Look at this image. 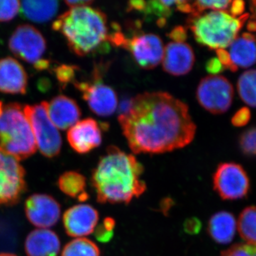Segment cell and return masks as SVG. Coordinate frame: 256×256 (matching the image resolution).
<instances>
[{
	"label": "cell",
	"mask_w": 256,
	"mask_h": 256,
	"mask_svg": "<svg viewBox=\"0 0 256 256\" xmlns=\"http://www.w3.org/2000/svg\"><path fill=\"white\" fill-rule=\"evenodd\" d=\"M118 121L134 154H162L181 149L196 134L188 106L166 92L136 96Z\"/></svg>",
	"instance_id": "cell-1"
},
{
	"label": "cell",
	"mask_w": 256,
	"mask_h": 256,
	"mask_svg": "<svg viewBox=\"0 0 256 256\" xmlns=\"http://www.w3.org/2000/svg\"><path fill=\"white\" fill-rule=\"evenodd\" d=\"M143 172L142 164L133 154L108 146L92 172V184L98 202L129 204L146 191Z\"/></svg>",
	"instance_id": "cell-2"
},
{
	"label": "cell",
	"mask_w": 256,
	"mask_h": 256,
	"mask_svg": "<svg viewBox=\"0 0 256 256\" xmlns=\"http://www.w3.org/2000/svg\"><path fill=\"white\" fill-rule=\"evenodd\" d=\"M52 28L63 35L70 50L80 56L97 52L109 43L107 16L92 6L70 8L56 20Z\"/></svg>",
	"instance_id": "cell-3"
},
{
	"label": "cell",
	"mask_w": 256,
	"mask_h": 256,
	"mask_svg": "<svg viewBox=\"0 0 256 256\" xmlns=\"http://www.w3.org/2000/svg\"><path fill=\"white\" fill-rule=\"evenodd\" d=\"M249 14L235 18L220 10L190 16L188 26L197 43L210 50H224L237 38Z\"/></svg>",
	"instance_id": "cell-4"
},
{
	"label": "cell",
	"mask_w": 256,
	"mask_h": 256,
	"mask_svg": "<svg viewBox=\"0 0 256 256\" xmlns=\"http://www.w3.org/2000/svg\"><path fill=\"white\" fill-rule=\"evenodd\" d=\"M36 149L23 106L16 102L4 106L0 117V150L20 161L33 156Z\"/></svg>",
	"instance_id": "cell-5"
},
{
	"label": "cell",
	"mask_w": 256,
	"mask_h": 256,
	"mask_svg": "<svg viewBox=\"0 0 256 256\" xmlns=\"http://www.w3.org/2000/svg\"><path fill=\"white\" fill-rule=\"evenodd\" d=\"M114 30L110 32L109 43L130 52L141 68L149 70L156 68L161 63L164 47L159 36L154 34L142 33L128 38L120 32L118 26H114Z\"/></svg>",
	"instance_id": "cell-6"
},
{
	"label": "cell",
	"mask_w": 256,
	"mask_h": 256,
	"mask_svg": "<svg viewBox=\"0 0 256 256\" xmlns=\"http://www.w3.org/2000/svg\"><path fill=\"white\" fill-rule=\"evenodd\" d=\"M24 112L31 126L37 148L42 154L48 158L58 156L62 150V137L48 116L47 102L25 106Z\"/></svg>",
	"instance_id": "cell-7"
},
{
	"label": "cell",
	"mask_w": 256,
	"mask_h": 256,
	"mask_svg": "<svg viewBox=\"0 0 256 256\" xmlns=\"http://www.w3.org/2000/svg\"><path fill=\"white\" fill-rule=\"evenodd\" d=\"M46 41L41 32L30 24L18 26L9 40L10 50L18 58L32 64L35 69L43 70L50 67L44 57Z\"/></svg>",
	"instance_id": "cell-8"
},
{
	"label": "cell",
	"mask_w": 256,
	"mask_h": 256,
	"mask_svg": "<svg viewBox=\"0 0 256 256\" xmlns=\"http://www.w3.org/2000/svg\"><path fill=\"white\" fill-rule=\"evenodd\" d=\"M196 94L197 100L205 110L213 114H222L230 108L234 90L228 79L212 75L202 79Z\"/></svg>",
	"instance_id": "cell-9"
},
{
	"label": "cell",
	"mask_w": 256,
	"mask_h": 256,
	"mask_svg": "<svg viewBox=\"0 0 256 256\" xmlns=\"http://www.w3.org/2000/svg\"><path fill=\"white\" fill-rule=\"evenodd\" d=\"M214 188L224 200L244 198L250 191V180L242 165L234 162L218 165L213 176Z\"/></svg>",
	"instance_id": "cell-10"
},
{
	"label": "cell",
	"mask_w": 256,
	"mask_h": 256,
	"mask_svg": "<svg viewBox=\"0 0 256 256\" xmlns=\"http://www.w3.org/2000/svg\"><path fill=\"white\" fill-rule=\"evenodd\" d=\"M26 188L25 170L20 161L0 150V206L18 203Z\"/></svg>",
	"instance_id": "cell-11"
},
{
	"label": "cell",
	"mask_w": 256,
	"mask_h": 256,
	"mask_svg": "<svg viewBox=\"0 0 256 256\" xmlns=\"http://www.w3.org/2000/svg\"><path fill=\"white\" fill-rule=\"evenodd\" d=\"M92 82H76L74 86L82 94L90 110L101 117H108L114 114L118 100L114 89L104 84L97 73Z\"/></svg>",
	"instance_id": "cell-12"
},
{
	"label": "cell",
	"mask_w": 256,
	"mask_h": 256,
	"mask_svg": "<svg viewBox=\"0 0 256 256\" xmlns=\"http://www.w3.org/2000/svg\"><path fill=\"white\" fill-rule=\"evenodd\" d=\"M25 214L32 224L38 228H48L58 223L60 217V203L50 195L34 194L25 202Z\"/></svg>",
	"instance_id": "cell-13"
},
{
	"label": "cell",
	"mask_w": 256,
	"mask_h": 256,
	"mask_svg": "<svg viewBox=\"0 0 256 256\" xmlns=\"http://www.w3.org/2000/svg\"><path fill=\"white\" fill-rule=\"evenodd\" d=\"M99 220L97 210L89 204H78L66 210L64 226L69 236L82 238L94 233Z\"/></svg>",
	"instance_id": "cell-14"
},
{
	"label": "cell",
	"mask_w": 256,
	"mask_h": 256,
	"mask_svg": "<svg viewBox=\"0 0 256 256\" xmlns=\"http://www.w3.org/2000/svg\"><path fill=\"white\" fill-rule=\"evenodd\" d=\"M67 140L76 152L87 154L98 148L102 142L100 124L92 118L78 121L68 130Z\"/></svg>",
	"instance_id": "cell-15"
},
{
	"label": "cell",
	"mask_w": 256,
	"mask_h": 256,
	"mask_svg": "<svg viewBox=\"0 0 256 256\" xmlns=\"http://www.w3.org/2000/svg\"><path fill=\"white\" fill-rule=\"evenodd\" d=\"M162 62L164 72L170 75H186L194 65V53L192 46L185 42H169L164 47Z\"/></svg>",
	"instance_id": "cell-16"
},
{
	"label": "cell",
	"mask_w": 256,
	"mask_h": 256,
	"mask_svg": "<svg viewBox=\"0 0 256 256\" xmlns=\"http://www.w3.org/2000/svg\"><path fill=\"white\" fill-rule=\"evenodd\" d=\"M28 85V74L18 60L12 57L0 60V92L23 95Z\"/></svg>",
	"instance_id": "cell-17"
},
{
	"label": "cell",
	"mask_w": 256,
	"mask_h": 256,
	"mask_svg": "<svg viewBox=\"0 0 256 256\" xmlns=\"http://www.w3.org/2000/svg\"><path fill=\"white\" fill-rule=\"evenodd\" d=\"M47 111L52 122L62 130L70 129L78 122L82 116L76 101L64 95L56 96L47 102Z\"/></svg>",
	"instance_id": "cell-18"
},
{
	"label": "cell",
	"mask_w": 256,
	"mask_h": 256,
	"mask_svg": "<svg viewBox=\"0 0 256 256\" xmlns=\"http://www.w3.org/2000/svg\"><path fill=\"white\" fill-rule=\"evenodd\" d=\"M24 248L28 256H58L60 239L50 229H35L26 237Z\"/></svg>",
	"instance_id": "cell-19"
},
{
	"label": "cell",
	"mask_w": 256,
	"mask_h": 256,
	"mask_svg": "<svg viewBox=\"0 0 256 256\" xmlns=\"http://www.w3.org/2000/svg\"><path fill=\"white\" fill-rule=\"evenodd\" d=\"M178 1H131L128 2V11H136L148 18H156L160 28L166 24V20L176 10ZM178 11V10H176Z\"/></svg>",
	"instance_id": "cell-20"
},
{
	"label": "cell",
	"mask_w": 256,
	"mask_h": 256,
	"mask_svg": "<svg viewBox=\"0 0 256 256\" xmlns=\"http://www.w3.org/2000/svg\"><path fill=\"white\" fill-rule=\"evenodd\" d=\"M234 65L247 68L256 64V40L252 34L244 33L232 44L229 50Z\"/></svg>",
	"instance_id": "cell-21"
},
{
	"label": "cell",
	"mask_w": 256,
	"mask_h": 256,
	"mask_svg": "<svg viewBox=\"0 0 256 256\" xmlns=\"http://www.w3.org/2000/svg\"><path fill=\"white\" fill-rule=\"evenodd\" d=\"M207 230L210 238L215 242L229 244L233 240L236 230L235 217L230 212H217L208 220Z\"/></svg>",
	"instance_id": "cell-22"
},
{
	"label": "cell",
	"mask_w": 256,
	"mask_h": 256,
	"mask_svg": "<svg viewBox=\"0 0 256 256\" xmlns=\"http://www.w3.org/2000/svg\"><path fill=\"white\" fill-rule=\"evenodd\" d=\"M58 8V2L52 0L20 2L21 16L25 20L36 23H44L50 21L56 14Z\"/></svg>",
	"instance_id": "cell-23"
},
{
	"label": "cell",
	"mask_w": 256,
	"mask_h": 256,
	"mask_svg": "<svg viewBox=\"0 0 256 256\" xmlns=\"http://www.w3.org/2000/svg\"><path fill=\"white\" fill-rule=\"evenodd\" d=\"M58 186L60 191L72 198H78V201L86 202L88 198L87 193L86 178L78 172H66L60 176Z\"/></svg>",
	"instance_id": "cell-24"
},
{
	"label": "cell",
	"mask_w": 256,
	"mask_h": 256,
	"mask_svg": "<svg viewBox=\"0 0 256 256\" xmlns=\"http://www.w3.org/2000/svg\"><path fill=\"white\" fill-rule=\"evenodd\" d=\"M237 88L240 98L244 102L256 108V70H246L239 77Z\"/></svg>",
	"instance_id": "cell-25"
},
{
	"label": "cell",
	"mask_w": 256,
	"mask_h": 256,
	"mask_svg": "<svg viewBox=\"0 0 256 256\" xmlns=\"http://www.w3.org/2000/svg\"><path fill=\"white\" fill-rule=\"evenodd\" d=\"M238 232L248 244H256V206H249L239 216Z\"/></svg>",
	"instance_id": "cell-26"
},
{
	"label": "cell",
	"mask_w": 256,
	"mask_h": 256,
	"mask_svg": "<svg viewBox=\"0 0 256 256\" xmlns=\"http://www.w3.org/2000/svg\"><path fill=\"white\" fill-rule=\"evenodd\" d=\"M62 256H100V252L92 240L78 238L70 240L65 246Z\"/></svg>",
	"instance_id": "cell-27"
},
{
	"label": "cell",
	"mask_w": 256,
	"mask_h": 256,
	"mask_svg": "<svg viewBox=\"0 0 256 256\" xmlns=\"http://www.w3.org/2000/svg\"><path fill=\"white\" fill-rule=\"evenodd\" d=\"M232 1H191L190 16H197L204 13L206 10L226 11L232 4Z\"/></svg>",
	"instance_id": "cell-28"
},
{
	"label": "cell",
	"mask_w": 256,
	"mask_h": 256,
	"mask_svg": "<svg viewBox=\"0 0 256 256\" xmlns=\"http://www.w3.org/2000/svg\"><path fill=\"white\" fill-rule=\"evenodd\" d=\"M239 146L245 156H256V128H249L240 134Z\"/></svg>",
	"instance_id": "cell-29"
},
{
	"label": "cell",
	"mask_w": 256,
	"mask_h": 256,
	"mask_svg": "<svg viewBox=\"0 0 256 256\" xmlns=\"http://www.w3.org/2000/svg\"><path fill=\"white\" fill-rule=\"evenodd\" d=\"M20 10V2L0 0V22L11 21Z\"/></svg>",
	"instance_id": "cell-30"
},
{
	"label": "cell",
	"mask_w": 256,
	"mask_h": 256,
	"mask_svg": "<svg viewBox=\"0 0 256 256\" xmlns=\"http://www.w3.org/2000/svg\"><path fill=\"white\" fill-rule=\"evenodd\" d=\"M220 256H256V244H235L222 252Z\"/></svg>",
	"instance_id": "cell-31"
},
{
	"label": "cell",
	"mask_w": 256,
	"mask_h": 256,
	"mask_svg": "<svg viewBox=\"0 0 256 256\" xmlns=\"http://www.w3.org/2000/svg\"><path fill=\"white\" fill-rule=\"evenodd\" d=\"M76 68L74 66L62 65L55 68L56 76L62 86H65L69 82H74Z\"/></svg>",
	"instance_id": "cell-32"
},
{
	"label": "cell",
	"mask_w": 256,
	"mask_h": 256,
	"mask_svg": "<svg viewBox=\"0 0 256 256\" xmlns=\"http://www.w3.org/2000/svg\"><path fill=\"white\" fill-rule=\"evenodd\" d=\"M250 111L248 108H242L237 111L232 119V124L236 127H242L250 121Z\"/></svg>",
	"instance_id": "cell-33"
},
{
	"label": "cell",
	"mask_w": 256,
	"mask_h": 256,
	"mask_svg": "<svg viewBox=\"0 0 256 256\" xmlns=\"http://www.w3.org/2000/svg\"><path fill=\"white\" fill-rule=\"evenodd\" d=\"M96 238L100 242H108L114 236V230L107 228L104 224H101L95 230Z\"/></svg>",
	"instance_id": "cell-34"
},
{
	"label": "cell",
	"mask_w": 256,
	"mask_h": 256,
	"mask_svg": "<svg viewBox=\"0 0 256 256\" xmlns=\"http://www.w3.org/2000/svg\"><path fill=\"white\" fill-rule=\"evenodd\" d=\"M184 230L190 235L198 234L201 230L202 224L201 220L196 217H191L185 220L183 225Z\"/></svg>",
	"instance_id": "cell-35"
},
{
	"label": "cell",
	"mask_w": 256,
	"mask_h": 256,
	"mask_svg": "<svg viewBox=\"0 0 256 256\" xmlns=\"http://www.w3.org/2000/svg\"><path fill=\"white\" fill-rule=\"evenodd\" d=\"M216 56L218 60L224 66V68L229 69L232 72H236L238 70V67L236 66L230 60V55L228 52L225 50H216Z\"/></svg>",
	"instance_id": "cell-36"
},
{
	"label": "cell",
	"mask_w": 256,
	"mask_h": 256,
	"mask_svg": "<svg viewBox=\"0 0 256 256\" xmlns=\"http://www.w3.org/2000/svg\"><path fill=\"white\" fill-rule=\"evenodd\" d=\"M206 69L208 73L216 76V74L222 73L225 68L220 63V60H218V58L216 57V58H210L206 62Z\"/></svg>",
	"instance_id": "cell-37"
},
{
	"label": "cell",
	"mask_w": 256,
	"mask_h": 256,
	"mask_svg": "<svg viewBox=\"0 0 256 256\" xmlns=\"http://www.w3.org/2000/svg\"><path fill=\"white\" fill-rule=\"evenodd\" d=\"M172 42H185L188 38V32L183 26H176L168 34Z\"/></svg>",
	"instance_id": "cell-38"
},
{
	"label": "cell",
	"mask_w": 256,
	"mask_h": 256,
	"mask_svg": "<svg viewBox=\"0 0 256 256\" xmlns=\"http://www.w3.org/2000/svg\"><path fill=\"white\" fill-rule=\"evenodd\" d=\"M244 10H245V2L240 0H236V1L232 2V5H230V15L234 18H237L239 15L242 14Z\"/></svg>",
	"instance_id": "cell-39"
},
{
	"label": "cell",
	"mask_w": 256,
	"mask_h": 256,
	"mask_svg": "<svg viewBox=\"0 0 256 256\" xmlns=\"http://www.w3.org/2000/svg\"><path fill=\"white\" fill-rule=\"evenodd\" d=\"M66 4L70 8H78V6H90L94 3L92 0H67Z\"/></svg>",
	"instance_id": "cell-40"
},
{
	"label": "cell",
	"mask_w": 256,
	"mask_h": 256,
	"mask_svg": "<svg viewBox=\"0 0 256 256\" xmlns=\"http://www.w3.org/2000/svg\"><path fill=\"white\" fill-rule=\"evenodd\" d=\"M172 200L171 198H165V200L161 202L162 212L164 214H166V213H168V210L171 208L172 205Z\"/></svg>",
	"instance_id": "cell-41"
},
{
	"label": "cell",
	"mask_w": 256,
	"mask_h": 256,
	"mask_svg": "<svg viewBox=\"0 0 256 256\" xmlns=\"http://www.w3.org/2000/svg\"><path fill=\"white\" fill-rule=\"evenodd\" d=\"M248 30L250 32H256V20H252L247 25Z\"/></svg>",
	"instance_id": "cell-42"
},
{
	"label": "cell",
	"mask_w": 256,
	"mask_h": 256,
	"mask_svg": "<svg viewBox=\"0 0 256 256\" xmlns=\"http://www.w3.org/2000/svg\"><path fill=\"white\" fill-rule=\"evenodd\" d=\"M252 12H255L256 16V1H252Z\"/></svg>",
	"instance_id": "cell-43"
},
{
	"label": "cell",
	"mask_w": 256,
	"mask_h": 256,
	"mask_svg": "<svg viewBox=\"0 0 256 256\" xmlns=\"http://www.w3.org/2000/svg\"><path fill=\"white\" fill-rule=\"evenodd\" d=\"M0 256H18L15 254H10V252H2L0 254Z\"/></svg>",
	"instance_id": "cell-44"
},
{
	"label": "cell",
	"mask_w": 256,
	"mask_h": 256,
	"mask_svg": "<svg viewBox=\"0 0 256 256\" xmlns=\"http://www.w3.org/2000/svg\"><path fill=\"white\" fill-rule=\"evenodd\" d=\"M3 110H4V106H3L2 102L0 101V117H1L2 114Z\"/></svg>",
	"instance_id": "cell-45"
}]
</instances>
